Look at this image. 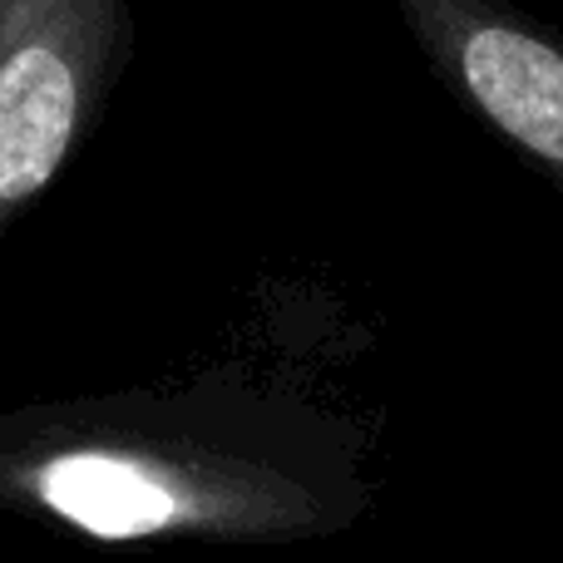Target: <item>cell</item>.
Segmentation results:
<instances>
[{"instance_id":"cell-1","label":"cell","mask_w":563,"mask_h":563,"mask_svg":"<svg viewBox=\"0 0 563 563\" xmlns=\"http://www.w3.org/2000/svg\"><path fill=\"white\" fill-rule=\"evenodd\" d=\"M134 55V0H0V243L59 184Z\"/></svg>"},{"instance_id":"cell-2","label":"cell","mask_w":563,"mask_h":563,"mask_svg":"<svg viewBox=\"0 0 563 563\" xmlns=\"http://www.w3.org/2000/svg\"><path fill=\"white\" fill-rule=\"evenodd\" d=\"M435 79L563 194V35L515 0H390Z\"/></svg>"},{"instance_id":"cell-3","label":"cell","mask_w":563,"mask_h":563,"mask_svg":"<svg viewBox=\"0 0 563 563\" xmlns=\"http://www.w3.org/2000/svg\"><path fill=\"white\" fill-rule=\"evenodd\" d=\"M35 495L59 519L89 529L99 539H134L168 529L188 515L184 489L158 475L139 455H109V450H65L35 470Z\"/></svg>"}]
</instances>
